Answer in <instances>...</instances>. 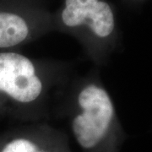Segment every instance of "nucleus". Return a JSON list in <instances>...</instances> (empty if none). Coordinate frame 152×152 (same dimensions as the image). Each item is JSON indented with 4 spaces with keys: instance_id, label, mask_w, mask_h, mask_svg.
Here are the masks:
<instances>
[{
    "instance_id": "f257e3e1",
    "label": "nucleus",
    "mask_w": 152,
    "mask_h": 152,
    "mask_svg": "<svg viewBox=\"0 0 152 152\" xmlns=\"http://www.w3.org/2000/svg\"><path fill=\"white\" fill-rule=\"evenodd\" d=\"M58 102L82 152H119L124 132L113 99L97 75L66 84Z\"/></svg>"
},
{
    "instance_id": "f03ea898",
    "label": "nucleus",
    "mask_w": 152,
    "mask_h": 152,
    "mask_svg": "<svg viewBox=\"0 0 152 152\" xmlns=\"http://www.w3.org/2000/svg\"><path fill=\"white\" fill-rule=\"evenodd\" d=\"M53 23L75 35L96 65L107 61L114 48L116 20L106 0H64Z\"/></svg>"
},
{
    "instance_id": "7ed1b4c3",
    "label": "nucleus",
    "mask_w": 152,
    "mask_h": 152,
    "mask_svg": "<svg viewBox=\"0 0 152 152\" xmlns=\"http://www.w3.org/2000/svg\"><path fill=\"white\" fill-rule=\"evenodd\" d=\"M48 15L37 7L26 13L0 11V48L29 43L53 27Z\"/></svg>"
},
{
    "instance_id": "20e7f679",
    "label": "nucleus",
    "mask_w": 152,
    "mask_h": 152,
    "mask_svg": "<svg viewBox=\"0 0 152 152\" xmlns=\"http://www.w3.org/2000/svg\"><path fill=\"white\" fill-rule=\"evenodd\" d=\"M26 124L1 152H71L65 133L54 128L49 121L26 122Z\"/></svg>"
}]
</instances>
